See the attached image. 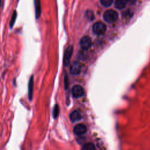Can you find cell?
Wrapping results in <instances>:
<instances>
[{
	"mask_svg": "<svg viewBox=\"0 0 150 150\" xmlns=\"http://www.w3.org/2000/svg\"><path fill=\"white\" fill-rule=\"evenodd\" d=\"M0 4H1V1H0Z\"/></svg>",
	"mask_w": 150,
	"mask_h": 150,
	"instance_id": "obj_18",
	"label": "cell"
},
{
	"mask_svg": "<svg viewBox=\"0 0 150 150\" xmlns=\"http://www.w3.org/2000/svg\"><path fill=\"white\" fill-rule=\"evenodd\" d=\"M92 29L94 34L97 35H101L105 32L107 27L104 23L101 22H97L93 24Z\"/></svg>",
	"mask_w": 150,
	"mask_h": 150,
	"instance_id": "obj_2",
	"label": "cell"
},
{
	"mask_svg": "<svg viewBox=\"0 0 150 150\" xmlns=\"http://www.w3.org/2000/svg\"><path fill=\"white\" fill-rule=\"evenodd\" d=\"M73 53V47L70 46L67 47L64 51L63 56V64L64 66H67L70 63V60L71 59Z\"/></svg>",
	"mask_w": 150,
	"mask_h": 150,
	"instance_id": "obj_6",
	"label": "cell"
},
{
	"mask_svg": "<svg viewBox=\"0 0 150 150\" xmlns=\"http://www.w3.org/2000/svg\"><path fill=\"white\" fill-rule=\"evenodd\" d=\"M33 84H34V77L32 75L28 82V98L30 101L32 100L33 93Z\"/></svg>",
	"mask_w": 150,
	"mask_h": 150,
	"instance_id": "obj_8",
	"label": "cell"
},
{
	"mask_svg": "<svg viewBox=\"0 0 150 150\" xmlns=\"http://www.w3.org/2000/svg\"><path fill=\"white\" fill-rule=\"evenodd\" d=\"M91 40L88 36H83L80 40V46L83 50H88L91 46Z\"/></svg>",
	"mask_w": 150,
	"mask_h": 150,
	"instance_id": "obj_4",
	"label": "cell"
},
{
	"mask_svg": "<svg viewBox=\"0 0 150 150\" xmlns=\"http://www.w3.org/2000/svg\"><path fill=\"white\" fill-rule=\"evenodd\" d=\"M71 93H72L73 96L74 98H78L82 97L84 95V91L82 86H81L80 85L76 84L72 87Z\"/></svg>",
	"mask_w": 150,
	"mask_h": 150,
	"instance_id": "obj_5",
	"label": "cell"
},
{
	"mask_svg": "<svg viewBox=\"0 0 150 150\" xmlns=\"http://www.w3.org/2000/svg\"><path fill=\"white\" fill-rule=\"evenodd\" d=\"M70 73L72 75H79L81 71V64L78 61H74L71 63L69 68Z\"/></svg>",
	"mask_w": 150,
	"mask_h": 150,
	"instance_id": "obj_3",
	"label": "cell"
},
{
	"mask_svg": "<svg viewBox=\"0 0 150 150\" xmlns=\"http://www.w3.org/2000/svg\"><path fill=\"white\" fill-rule=\"evenodd\" d=\"M101 4L104 7H108L113 3L112 0H100Z\"/></svg>",
	"mask_w": 150,
	"mask_h": 150,
	"instance_id": "obj_15",
	"label": "cell"
},
{
	"mask_svg": "<svg viewBox=\"0 0 150 150\" xmlns=\"http://www.w3.org/2000/svg\"><path fill=\"white\" fill-rule=\"evenodd\" d=\"M59 106L57 104H56L53 108V116L54 118H56L59 115Z\"/></svg>",
	"mask_w": 150,
	"mask_h": 150,
	"instance_id": "obj_16",
	"label": "cell"
},
{
	"mask_svg": "<svg viewBox=\"0 0 150 150\" xmlns=\"http://www.w3.org/2000/svg\"><path fill=\"white\" fill-rule=\"evenodd\" d=\"M35 9V18L36 19H38L41 14V6L40 2L38 0L34 1Z\"/></svg>",
	"mask_w": 150,
	"mask_h": 150,
	"instance_id": "obj_10",
	"label": "cell"
},
{
	"mask_svg": "<svg viewBox=\"0 0 150 150\" xmlns=\"http://www.w3.org/2000/svg\"><path fill=\"white\" fill-rule=\"evenodd\" d=\"M69 117H70V120L73 122L78 121L81 119V115L80 113L77 110H74L72 111L70 113Z\"/></svg>",
	"mask_w": 150,
	"mask_h": 150,
	"instance_id": "obj_9",
	"label": "cell"
},
{
	"mask_svg": "<svg viewBox=\"0 0 150 150\" xmlns=\"http://www.w3.org/2000/svg\"><path fill=\"white\" fill-rule=\"evenodd\" d=\"M73 132L77 135H82L87 132V127L83 124H79L74 127Z\"/></svg>",
	"mask_w": 150,
	"mask_h": 150,
	"instance_id": "obj_7",
	"label": "cell"
},
{
	"mask_svg": "<svg viewBox=\"0 0 150 150\" xmlns=\"http://www.w3.org/2000/svg\"><path fill=\"white\" fill-rule=\"evenodd\" d=\"M122 15L123 18L129 19L132 16V12L130 10H127L122 13Z\"/></svg>",
	"mask_w": 150,
	"mask_h": 150,
	"instance_id": "obj_17",
	"label": "cell"
},
{
	"mask_svg": "<svg viewBox=\"0 0 150 150\" xmlns=\"http://www.w3.org/2000/svg\"><path fill=\"white\" fill-rule=\"evenodd\" d=\"M16 17H17V12H16V11H14L12 13L11 19L10 22H9V26H10L11 28H12V27L13 26V25L15 23V21H16Z\"/></svg>",
	"mask_w": 150,
	"mask_h": 150,
	"instance_id": "obj_13",
	"label": "cell"
},
{
	"mask_svg": "<svg viewBox=\"0 0 150 150\" xmlns=\"http://www.w3.org/2000/svg\"><path fill=\"white\" fill-rule=\"evenodd\" d=\"M127 3V1H124V0H116L114 2V5L115 7L118 9H124L126 4Z\"/></svg>",
	"mask_w": 150,
	"mask_h": 150,
	"instance_id": "obj_11",
	"label": "cell"
},
{
	"mask_svg": "<svg viewBox=\"0 0 150 150\" xmlns=\"http://www.w3.org/2000/svg\"><path fill=\"white\" fill-rule=\"evenodd\" d=\"M85 16L88 21H93L94 19V15L93 12L91 11L88 10L85 13Z\"/></svg>",
	"mask_w": 150,
	"mask_h": 150,
	"instance_id": "obj_14",
	"label": "cell"
},
{
	"mask_svg": "<svg viewBox=\"0 0 150 150\" xmlns=\"http://www.w3.org/2000/svg\"><path fill=\"white\" fill-rule=\"evenodd\" d=\"M118 17V14L117 11L113 9H108L106 11L103 15L104 21L108 23H111L115 22Z\"/></svg>",
	"mask_w": 150,
	"mask_h": 150,
	"instance_id": "obj_1",
	"label": "cell"
},
{
	"mask_svg": "<svg viewBox=\"0 0 150 150\" xmlns=\"http://www.w3.org/2000/svg\"><path fill=\"white\" fill-rule=\"evenodd\" d=\"M81 150H96V148L93 143L88 142L84 144Z\"/></svg>",
	"mask_w": 150,
	"mask_h": 150,
	"instance_id": "obj_12",
	"label": "cell"
}]
</instances>
